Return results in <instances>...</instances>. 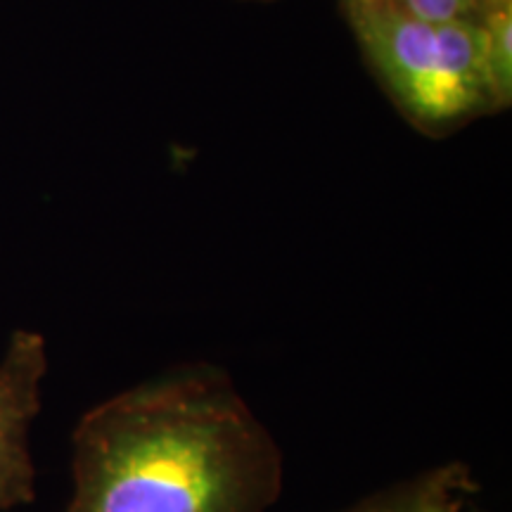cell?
<instances>
[{
	"instance_id": "obj_1",
	"label": "cell",
	"mask_w": 512,
	"mask_h": 512,
	"mask_svg": "<svg viewBox=\"0 0 512 512\" xmlns=\"http://www.w3.org/2000/svg\"><path fill=\"white\" fill-rule=\"evenodd\" d=\"M64 512H268L283 451L233 377L185 363L100 401L72 434Z\"/></svg>"
},
{
	"instance_id": "obj_2",
	"label": "cell",
	"mask_w": 512,
	"mask_h": 512,
	"mask_svg": "<svg viewBox=\"0 0 512 512\" xmlns=\"http://www.w3.org/2000/svg\"><path fill=\"white\" fill-rule=\"evenodd\" d=\"M344 8L384 88L415 126L444 131L494 112L477 19H420L373 0H344Z\"/></svg>"
},
{
	"instance_id": "obj_3",
	"label": "cell",
	"mask_w": 512,
	"mask_h": 512,
	"mask_svg": "<svg viewBox=\"0 0 512 512\" xmlns=\"http://www.w3.org/2000/svg\"><path fill=\"white\" fill-rule=\"evenodd\" d=\"M46 373V339L29 330L12 332L0 358V510L34 501L29 430L41 411Z\"/></svg>"
},
{
	"instance_id": "obj_4",
	"label": "cell",
	"mask_w": 512,
	"mask_h": 512,
	"mask_svg": "<svg viewBox=\"0 0 512 512\" xmlns=\"http://www.w3.org/2000/svg\"><path fill=\"white\" fill-rule=\"evenodd\" d=\"M477 491L470 465L448 460L370 491L337 512H472Z\"/></svg>"
},
{
	"instance_id": "obj_5",
	"label": "cell",
	"mask_w": 512,
	"mask_h": 512,
	"mask_svg": "<svg viewBox=\"0 0 512 512\" xmlns=\"http://www.w3.org/2000/svg\"><path fill=\"white\" fill-rule=\"evenodd\" d=\"M494 112L512 100V0H491L477 17Z\"/></svg>"
},
{
	"instance_id": "obj_6",
	"label": "cell",
	"mask_w": 512,
	"mask_h": 512,
	"mask_svg": "<svg viewBox=\"0 0 512 512\" xmlns=\"http://www.w3.org/2000/svg\"><path fill=\"white\" fill-rule=\"evenodd\" d=\"M373 3L420 19L456 22V19H477L491 0H373Z\"/></svg>"
}]
</instances>
